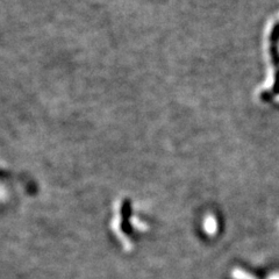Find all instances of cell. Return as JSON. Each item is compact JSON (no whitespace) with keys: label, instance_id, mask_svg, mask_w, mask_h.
Returning a JSON list of instances; mask_svg holds the SVG:
<instances>
[{"label":"cell","instance_id":"1","mask_svg":"<svg viewBox=\"0 0 279 279\" xmlns=\"http://www.w3.org/2000/svg\"><path fill=\"white\" fill-rule=\"evenodd\" d=\"M204 227H205V231L207 232V234H210V235L215 234V232H216L215 219L212 218V216H209V218L206 219V221H205Z\"/></svg>","mask_w":279,"mask_h":279},{"label":"cell","instance_id":"2","mask_svg":"<svg viewBox=\"0 0 279 279\" xmlns=\"http://www.w3.org/2000/svg\"><path fill=\"white\" fill-rule=\"evenodd\" d=\"M269 279H279V274H274L271 277H269Z\"/></svg>","mask_w":279,"mask_h":279}]
</instances>
